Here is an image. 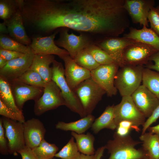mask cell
<instances>
[{
  "mask_svg": "<svg viewBox=\"0 0 159 159\" xmlns=\"http://www.w3.org/2000/svg\"><path fill=\"white\" fill-rule=\"evenodd\" d=\"M141 148L149 159H159V135L150 132L142 134L139 137Z\"/></svg>",
  "mask_w": 159,
  "mask_h": 159,
  "instance_id": "obj_24",
  "label": "cell"
},
{
  "mask_svg": "<svg viewBox=\"0 0 159 159\" xmlns=\"http://www.w3.org/2000/svg\"><path fill=\"white\" fill-rule=\"evenodd\" d=\"M159 10V6L157 8Z\"/></svg>",
  "mask_w": 159,
  "mask_h": 159,
  "instance_id": "obj_47",
  "label": "cell"
},
{
  "mask_svg": "<svg viewBox=\"0 0 159 159\" xmlns=\"http://www.w3.org/2000/svg\"><path fill=\"white\" fill-rule=\"evenodd\" d=\"M9 82L16 104L21 110L26 101L30 100L36 101L43 92L44 88L29 85L17 80Z\"/></svg>",
  "mask_w": 159,
  "mask_h": 159,
  "instance_id": "obj_15",
  "label": "cell"
},
{
  "mask_svg": "<svg viewBox=\"0 0 159 159\" xmlns=\"http://www.w3.org/2000/svg\"><path fill=\"white\" fill-rule=\"evenodd\" d=\"M0 115L7 118L23 123L25 121L23 115L16 113L7 107L0 100Z\"/></svg>",
  "mask_w": 159,
  "mask_h": 159,
  "instance_id": "obj_35",
  "label": "cell"
},
{
  "mask_svg": "<svg viewBox=\"0 0 159 159\" xmlns=\"http://www.w3.org/2000/svg\"><path fill=\"white\" fill-rule=\"evenodd\" d=\"M8 61L0 57V69L4 67Z\"/></svg>",
  "mask_w": 159,
  "mask_h": 159,
  "instance_id": "obj_46",
  "label": "cell"
},
{
  "mask_svg": "<svg viewBox=\"0 0 159 159\" xmlns=\"http://www.w3.org/2000/svg\"><path fill=\"white\" fill-rule=\"evenodd\" d=\"M72 137L68 143L55 155L54 157L62 159H79L81 153Z\"/></svg>",
  "mask_w": 159,
  "mask_h": 159,
  "instance_id": "obj_30",
  "label": "cell"
},
{
  "mask_svg": "<svg viewBox=\"0 0 159 159\" xmlns=\"http://www.w3.org/2000/svg\"><path fill=\"white\" fill-rule=\"evenodd\" d=\"M54 60L53 55L34 54L29 69L37 72L46 83L52 80V69L50 65Z\"/></svg>",
  "mask_w": 159,
  "mask_h": 159,
  "instance_id": "obj_21",
  "label": "cell"
},
{
  "mask_svg": "<svg viewBox=\"0 0 159 159\" xmlns=\"http://www.w3.org/2000/svg\"><path fill=\"white\" fill-rule=\"evenodd\" d=\"M1 118L8 142L9 153L16 155L26 146L23 123L4 117Z\"/></svg>",
  "mask_w": 159,
  "mask_h": 159,
  "instance_id": "obj_8",
  "label": "cell"
},
{
  "mask_svg": "<svg viewBox=\"0 0 159 159\" xmlns=\"http://www.w3.org/2000/svg\"><path fill=\"white\" fill-rule=\"evenodd\" d=\"M132 128L135 129L131 122L128 121H123L118 125L115 132L119 135L125 136L129 135L130 130Z\"/></svg>",
  "mask_w": 159,
  "mask_h": 159,
  "instance_id": "obj_38",
  "label": "cell"
},
{
  "mask_svg": "<svg viewBox=\"0 0 159 159\" xmlns=\"http://www.w3.org/2000/svg\"><path fill=\"white\" fill-rule=\"evenodd\" d=\"M114 120L117 127L122 121L131 122L135 129L143 125L146 118L134 104L131 96L122 97L120 102L114 106Z\"/></svg>",
  "mask_w": 159,
  "mask_h": 159,
  "instance_id": "obj_6",
  "label": "cell"
},
{
  "mask_svg": "<svg viewBox=\"0 0 159 159\" xmlns=\"http://www.w3.org/2000/svg\"><path fill=\"white\" fill-rule=\"evenodd\" d=\"M58 31L48 36L33 37L29 47L34 54L56 55L62 59L69 55L65 49H61L55 44L54 39Z\"/></svg>",
  "mask_w": 159,
  "mask_h": 159,
  "instance_id": "obj_13",
  "label": "cell"
},
{
  "mask_svg": "<svg viewBox=\"0 0 159 159\" xmlns=\"http://www.w3.org/2000/svg\"><path fill=\"white\" fill-rule=\"evenodd\" d=\"M26 145L32 149L38 146L44 139L46 130L39 119L33 118L23 123Z\"/></svg>",
  "mask_w": 159,
  "mask_h": 159,
  "instance_id": "obj_18",
  "label": "cell"
},
{
  "mask_svg": "<svg viewBox=\"0 0 159 159\" xmlns=\"http://www.w3.org/2000/svg\"><path fill=\"white\" fill-rule=\"evenodd\" d=\"M148 129L149 132L159 135V124L153 127H149Z\"/></svg>",
  "mask_w": 159,
  "mask_h": 159,
  "instance_id": "obj_44",
  "label": "cell"
},
{
  "mask_svg": "<svg viewBox=\"0 0 159 159\" xmlns=\"http://www.w3.org/2000/svg\"><path fill=\"white\" fill-rule=\"evenodd\" d=\"M73 59L78 65L90 71L100 65L86 49L80 52Z\"/></svg>",
  "mask_w": 159,
  "mask_h": 159,
  "instance_id": "obj_32",
  "label": "cell"
},
{
  "mask_svg": "<svg viewBox=\"0 0 159 159\" xmlns=\"http://www.w3.org/2000/svg\"><path fill=\"white\" fill-rule=\"evenodd\" d=\"M0 153L3 155L9 154L8 142L5 135L1 117L0 118Z\"/></svg>",
  "mask_w": 159,
  "mask_h": 159,
  "instance_id": "obj_37",
  "label": "cell"
},
{
  "mask_svg": "<svg viewBox=\"0 0 159 159\" xmlns=\"http://www.w3.org/2000/svg\"><path fill=\"white\" fill-rule=\"evenodd\" d=\"M74 91L87 115L92 114L102 96L106 94L91 77L80 84Z\"/></svg>",
  "mask_w": 159,
  "mask_h": 159,
  "instance_id": "obj_4",
  "label": "cell"
},
{
  "mask_svg": "<svg viewBox=\"0 0 159 159\" xmlns=\"http://www.w3.org/2000/svg\"><path fill=\"white\" fill-rule=\"evenodd\" d=\"M113 140L104 146L110 154L107 159H143L147 158L142 148L135 146L141 142L133 139L129 135L121 136L114 133Z\"/></svg>",
  "mask_w": 159,
  "mask_h": 159,
  "instance_id": "obj_1",
  "label": "cell"
},
{
  "mask_svg": "<svg viewBox=\"0 0 159 159\" xmlns=\"http://www.w3.org/2000/svg\"><path fill=\"white\" fill-rule=\"evenodd\" d=\"M0 48L26 54L31 50L29 46L24 45L6 34H0Z\"/></svg>",
  "mask_w": 159,
  "mask_h": 159,
  "instance_id": "obj_29",
  "label": "cell"
},
{
  "mask_svg": "<svg viewBox=\"0 0 159 159\" xmlns=\"http://www.w3.org/2000/svg\"><path fill=\"white\" fill-rule=\"evenodd\" d=\"M71 135L75 139L79 150L81 153L87 155H93L95 150L94 144V136L89 132L86 134H78L72 132Z\"/></svg>",
  "mask_w": 159,
  "mask_h": 159,
  "instance_id": "obj_26",
  "label": "cell"
},
{
  "mask_svg": "<svg viewBox=\"0 0 159 159\" xmlns=\"http://www.w3.org/2000/svg\"><path fill=\"white\" fill-rule=\"evenodd\" d=\"M4 22L7 27L9 36L24 45L29 46L32 40L26 34L19 8L11 17Z\"/></svg>",
  "mask_w": 159,
  "mask_h": 159,
  "instance_id": "obj_19",
  "label": "cell"
},
{
  "mask_svg": "<svg viewBox=\"0 0 159 159\" xmlns=\"http://www.w3.org/2000/svg\"><path fill=\"white\" fill-rule=\"evenodd\" d=\"M143 159H149L148 158H145Z\"/></svg>",
  "mask_w": 159,
  "mask_h": 159,
  "instance_id": "obj_48",
  "label": "cell"
},
{
  "mask_svg": "<svg viewBox=\"0 0 159 159\" xmlns=\"http://www.w3.org/2000/svg\"><path fill=\"white\" fill-rule=\"evenodd\" d=\"M94 155H87L81 153L79 159H93Z\"/></svg>",
  "mask_w": 159,
  "mask_h": 159,
  "instance_id": "obj_45",
  "label": "cell"
},
{
  "mask_svg": "<svg viewBox=\"0 0 159 159\" xmlns=\"http://www.w3.org/2000/svg\"><path fill=\"white\" fill-rule=\"evenodd\" d=\"M52 65V80L60 89L65 102V106L82 118L85 117L87 115L77 96L67 82L64 75V69L62 63L55 60Z\"/></svg>",
  "mask_w": 159,
  "mask_h": 159,
  "instance_id": "obj_3",
  "label": "cell"
},
{
  "mask_svg": "<svg viewBox=\"0 0 159 159\" xmlns=\"http://www.w3.org/2000/svg\"><path fill=\"white\" fill-rule=\"evenodd\" d=\"M15 80L29 85L43 88L46 84L37 72L30 69Z\"/></svg>",
  "mask_w": 159,
  "mask_h": 159,
  "instance_id": "obj_31",
  "label": "cell"
},
{
  "mask_svg": "<svg viewBox=\"0 0 159 159\" xmlns=\"http://www.w3.org/2000/svg\"><path fill=\"white\" fill-rule=\"evenodd\" d=\"M19 9L18 0H0V17L4 21L11 17Z\"/></svg>",
  "mask_w": 159,
  "mask_h": 159,
  "instance_id": "obj_34",
  "label": "cell"
},
{
  "mask_svg": "<svg viewBox=\"0 0 159 159\" xmlns=\"http://www.w3.org/2000/svg\"><path fill=\"white\" fill-rule=\"evenodd\" d=\"M150 61H153V64L148 63L145 67L151 70L159 72V50L155 53L150 57Z\"/></svg>",
  "mask_w": 159,
  "mask_h": 159,
  "instance_id": "obj_40",
  "label": "cell"
},
{
  "mask_svg": "<svg viewBox=\"0 0 159 159\" xmlns=\"http://www.w3.org/2000/svg\"><path fill=\"white\" fill-rule=\"evenodd\" d=\"M114 105L107 106L102 114L95 120L91 127V130L95 133L97 134L104 128L112 130L116 129L114 120Z\"/></svg>",
  "mask_w": 159,
  "mask_h": 159,
  "instance_id": "obj_23",
  "label": "cell"
},
{
  "mask_svg": "<svg viewBox=\"0 0 159 159\" xmlns=\"http://www.w3.org/2000/svg\"><path fill=\"white\" fill-rule=\"evenodd\" d=\"M144 67L125 64L118 69L114 84L122 97L131 96L141 85Z\"/></svg>",
  "mask_w": 159,
  "mask_h": 159,
  "instance_id": "obj_2",
  "label": "cell"
},
{
  "mask_svg": "<svg viewBox=\"0 0 159 159\" xmlns=\"http://www.w3.org/2000/svg\"><path fill=\"white\" fill-rule=\"evenodd\" d=\"M123 37L151 46L159 50V36L151 29L143 26L141 29L130 28L129 32Z\"/></svg>",
  "mask_w": 159,
  "mask_h": 159,
  "instance_id": "obj_20",
  "label": "cell"
},
{
  "mask_svg": "<svg viewBox=\"0 0 159 159\" xmlns=\"http://www.w3.org/2000/svg\"><path fill=\"white\" fill-rule=\"evenodd\" d=\"M24 54L17 52L0 48V57L8 61L21 57Z\"/></svg>",
  "mask_w": 159,
  "mask_h": 159,
  "instance_id": "obj_39",
  "label": "cell"
},
{
  "mask_svg": "<svg viewBox=\"0 0 159 159\" xmlns=\"http://www.w3.org/2000/svg\"><path fill=\"white\" fill-rule=\"evenodd\" d=\"M154 4L152 0H125L123 7L133 23L148 27V15Z\"/></svg>",
  "mask_w": 159,
  "mask_h": 159,
  "instance_id": "obj_12",
  "label": "cell"
},
{
  "mask_svg": "<svg viewBox=\"0 0 159 159\" xmlns=\"http://www.w3.org/2000/svg\"><path fill=\"white\" fill-rule=\"evenodd\" d=\"M0 100L9 108L14 112L23 115L22 110L17 106L9 82L0 76Z\"/></svg>",
  "mask_w": 159,
  "mask_h": 159,
  "instance_id": "obj_25",
  "label": "cell"
},
{
  "mask_svg": "<svg viewBox=\"0 0 159 159\" xmlns=\"http://www.w3.org/2000/svg\"><path fill=\"white\" fill-rule=\"evenodd\" d=\"M18 153L21 155L22 159H37L33 153L32 149L26 145L19 151Z\"/></svg>",
  "mask_w": 159,
  "mask_h": 159,
  "instance_id": "obj_41",
  "label": "cell"
},
{
  "mask_svg": "<svg viewBox=\"0 0 159 159\" xmlns=\"http://www.w3.org/2000/svg\"><path fill=\"white\" fill-rule=\"evenodd\" d=\"M158 51L151 46L139 42L130 44L123 53L124 64L144 66L149 63L151 56Z\"/></svg>",
  "mask_w": 159,
  "mask_h": 159,
  "instance_id": "obj_9",
  "label": "cell"
},
{
  "mask_svg": "<svg viewBox=\"0 0 159 159\" xmlns=\"http://www.w3.org/2000/svg\"><path fill=\"white\" fill-rule=\"evenodd\" d=\"M95 119L94 116L89 114L75 121L68 123L59 121L55 127L62 130L71 131L78 134H83L91 127Z\"/></svg>",
  "mask_w": 159,
  "mask_h": 159,
  "instance_id": "obj_22",
  "label": "cell"
},
{
  "mask_svg": "<svg viewBox=\"0 0 159 159\" xmlns=\"http://www.w3.org/2000/svg\"><path fill=\"white\" fill-rule=\"evenodd\" d=\"M0 32L1 34H9L7 27L4 22L0 23Z\"/></svg>",
  "mask_w": 159,
  "mask_h": 159,
  "instance_id": "obj_43",
  "label": "cell"
},
{
  "mask_svg": "<svg viewBox=\"0 0 159 159\" xmlns=\"http://www.w3.org/2000/svg\"><path fill=\"white\" fill-rule=\"evenodd\" d=\"M136 42L123 37H107L104 38L97 45L108 54L120 67L125 65L123 59L125 49Z\"/></svg>",
  "mask_w": 159,
  "mask_h": 159,
  "instance_id": "obj_14",
  "label": "cell"
},
{
  "mask_svg": "<svg viewBox=\"0 0 159 159\" xmlns=\"http://www.w3.org/2000/svg\"><path fill=\"white\" fill-rule=\"evenodd\" d=\"M139 110L145 118H148L159 105V100L143 85H141L131 95Z\"/></svg>",
  "mask_w": 159,
  "mask_h": 159,
  "instance_id": "obj_17",
  "label": "cell"
},
{
  "mask_svg": "<svg viewBox=\"0 0 159 159\" xmlns=\"http://www.w3.org/2000/svg\"><path fill=\"white\" fill-rule=\"evenodd\" d=\"M54 159V158H52V159Z\"/></svg>",
  "mask_w": 159,
  "mask_h": 159,
  "instance_id": "obj_49",
  "label": "cell"
},
{
  "mask_svg": "<svg viewBox=\"0 0 159 159\" xmlns=\"http://www.w3.org/2000/svg\"><path fill=\"white\" fill-rule=\"evenodd\" d=\"M65 105L60 89L52 80L46 83L42 95L35 101L34 112L36 115L40 116L48 111Z\"/></svg>",
  "mask_w": 159,
  "mask_h": 159,
  "instance_id": "obj_5",
  "label": "cell"
},
{
  "mask_svg": "<svg viewBox=\"0 0 159 159\" xmlns=\"http://www.w3.org/2000/svg\"><path fill=\"white\" fill-rule=\"evenodd\" d=\"M151 29L159 36V10L156 8L152 7L148 16Z\"/></svg>",
  "mask_w": 159,
  "mask_h": 159,
  "instance_id": "obj_36",
  "label": "cell"
},
{
  "mask_svg": "<svg viewBox=\"0 0 159 159\" xmlns=\"http://www.w3.org/2000/svg\"><path fill=\"white\" fill-rule=\"evenodd\" d=\"M105 149L104 146L98 148L95 151L93 159H101Z\"/></svg>",
  "mask_w": 159,
  "mask_h": 159,
  "instance_id": "obj_42",
  "label": "cell"
},
{
  "mask_svg": "<svg viewBox=\"0 0 159 159\" xmlns=\"http://www.w3.org/2000/svg\"></svg>",
  "mask_w": 159,
  "mask_h": 159,
  "instance_id": "obj_50",
  "label": "cell"
},
{
  "mask_svg": "<svg viewBox=\"0 0 159 159\" xmlns=\"http://www.w3.org/2000/svg\"><path fill=\"white\" fill-rule=\"evenodd\" d=\"M55 42L57 46L66 50L73 59L80 52L92 44L89 38L84 34L77 35L73 33L69 34L66 28H61L59 37Z\"/></svg>",
  "mask_w": 159,
  "mask_h": 159,
  "instance_id": "obj_10",
  "label": "cell"
},
{
  "mask_svg": "<svg viewBox=\"0 0 159 159\" xmlns=\"http://www.w3.org/2000/svg\"><path fill=\"white\" fill-rule=\"evenodd\" d=\"M34 54L31 50L22 56L8 61L0 69V76L9 82L17 79L30 67Z\"/></svg>",
  "mask_w": 159,
  "mask_h": 159,
  "instance_id": "obj_11",
  "label": "cell"
},
{
  "mask_svg": "<svg viewBox=\"0 0 159 159\" xmlns=\"http://www.w3.org/2000/svg\"><path fill=\"white\" fill-rule=\"evenodd\" d=\"M86 49L100 65L116 63L108 54L97 45L92 44Z\"/></svg>",
  "mask_w": 159,
  "mask_h": 159,
  "instance_id": "obj_33",
  "label": "cell"
},
{
  "mask_svg": "<svg viewBox=\"0 0 159 159\" xmlns=\"http://www.w3.org/2000/svg\"><path fill=\"white\" fill-rule=\"evenodd\" d=\"M61 59L64 62L66 80L73 91L82 82L91 77L90 71L78 65L69 55Z\"/></svg>",
  "mask_w": 159,
  "mask_h": 159,
  "instance_id": "obj_16",
  "label": "cell"
},
{
  "mask_svg": "<svg viewBox=\"0 0 159 159\" xmlns=\"http://www.w3.org/2000/svg\"><path fill=\"white\" fill-rule=\"evenodd\" d=\"M32 149L37 159H51L59 148L55 144L49 143L44 139L38 146Z\"/></svg>",
  "mask_w": 159,
  "mask_h": 159,
  "instance_id": "obj_28",
  "label": "cell"
},
{
  "mask_svg": "<svg viewBox=\"0 0 159 159\" xmlns=\"http://www.w3.org/2000/svg\"><path fill=\"white\" fill-rule=\"evenodd\" d=\"M142 85L159 100V72L144 67L143 71Z\"/></svg>",
  "mask_w": 159,
  "mask_h": 159,
  "instance_id": "obj_27",
  "label": "cell"
},
{
  "mask_svg": "<svg viewBox=\"0 0 159 159\" xmlns=\"http://www.w3.org/2000/svg\"><path fill=\"white\" fill-rule=\"evenodd\" d=\"M119 67L118 64L113 63L100 65L90 71L91 77L105 91L108 96L111 97L117 93L114 81Z\"/></svg>",
  "mask_w": 159,
  "mask_h": 159,
  "instance_id": "obj_7",
  "label": "cell"
}]
</instances>
